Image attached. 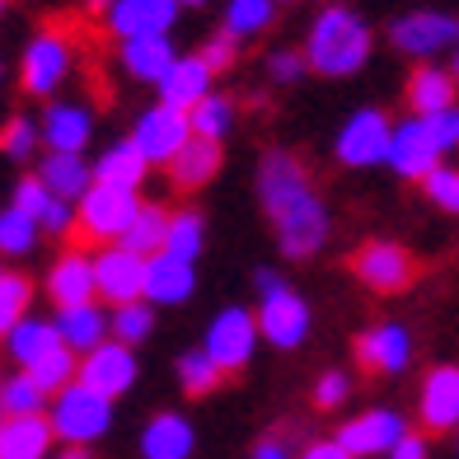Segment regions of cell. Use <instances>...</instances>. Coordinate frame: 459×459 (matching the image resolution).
Listing matches in <instances>:
<instances>
[{"label":"cell","mask_w":459,"mask_h":459,"mask_svg":"<svg viewBox=\"0 0 459 459\" xmlns=\"http://www.w3.org/2000/svg\"><path fill=\"white\" fill-rule=\"evenodd\" d=\"M258 202L277 225V248L286 258H315L333 235V216L309 183V169L290 151H267L258 160Z\"/></svg>","instance_id":"obj_1"},{"label":"cell","mask_w":459,"mask_h":459,"mask_svg":"<svg viewBox=\"0 0 459 459\" xmlns=\"http://www.w3.org/2000/svg\"><path fill=\"white\" fill-rule=\"evenodd\" d=\"M370 52H375V33L366 19L347 5H324L305 33L300 56H305V71L328 75V80H347V75L366 71Z\"/></svg>","instance_id":"obj_2"},{"label":"cell","mask_w":459,"mask_h":459,"mask_svg":"<svg viewBox=\"0 0 459 459\" xmlns=\"http://www.w3.org/2000/svg\"><path fill=\"white\" fill-rule=\"evenodd\" d=\"M254 290H258V309H254L258 342H273L277 351H296L309 338V305H305V296L290 290L281 281V273H273V267H258L254 273Z\"/></svg>","instance_id":"obj_3"},{"label":"cell","mask_w":459,"mask_h":459,"mask_svg":"<svg viewBox=\"0 0 459 459\" xmlns=\"http://www.w3.org/2000/svg\"><path fill=\"white\" fill-rule=\"evenodd\" d=\"M43 417H48V427H52L56 441H66L75 450H90L113 427V399H103V394H94L80 380H71L66 389L52 394V408Z\"/></svg>","instance_id":"obj_4"},{"label":"cell","mask_w":459,"mask_h":459,"mask_svg":"<svg viewBox=\"0 0 459 459\" xmlns=\"http://www.w3.org/2000/svg\"><path fill=\"white\" fill-rule=\"evenodd\" d=\"M351 273H357V281L366 290H375V296H403L417 281V258L399 239H366L357 254H351Z\"/></svg>","instance_id":"obj_5"},{"label":"cell","mask_w":459,"mask_h":459,"mask_svg":"<svg viewBox=\"0 0 459 459\" xmlns=\"http://www.w3.org/2000/svg\"><path fill=\"white\" fill-rule=\"evenodd\" d=\"M71 66H75V43L61 29H43L24 48V61H19V85H24V94H33V99H48V94L61 90V80L71 75Z\"/></svg>","instance_id":"obj_6"},{"label":"cell","mask_w":459,"mask_h":459,"mask_svg":"<svg viewBox=\"0 0 459 459\" xmlns=\"http://www.w3.org/2000/svg\"><path fill=\"white\" fill-rule=\"evenodd\" d=\"M202 351L212 357V366L221 375H239L248 361H254V351H258V324H254V315L239 309V305L221 309V315L206 324Z\"/></svg>","instance_id":"obj_7"},{"label":"cell","mask_w":459,"mask_h":459,"mask_svg":"<svg viewBox=\"0 0 459 459\" xmlns=\"http://www.w3.org/2000/svg\"><path fill=\"white\" fill-rule=\"evenodd\" d=\"M389 43L412 61H431L459 43V19L446 10H408L389 24Z\"/></svg>","instance_id":"obj_8"},{"label":"cell","mask_w":459,"mask_h":459,"mask_svg":"<svg viewBox=\"0 0 459 459\" xmlns=\"http://www.w3.org/2000/svg\"><path fill=\"white\" fill-rule=\"evenodd\" d=\"M136 206H141L136 193H117V187L90 183L85 197L75 202V230L85 239H94V244H117V235L136 216Z\"/></svg>","instance_id":"obj_9"},{"label":"cell","mask_w":459,"mask_h":459,"mask_svg":"<svg viewBox=\"0 0 459 459\" xmlns=\"http://www.w3.org/2000/svg\"><path fill=\"white\" fill-rule=\"evenodd\" d=\"M136 375H141L136 351L113 342V338H103L99 347H90L85 357L75 361V380L94 394H103V399H122V394L136 385Z\"/></svg>","instance_id":"obj_10"},{"label":"cell","mask_w":459,"mask_h":459,"mask_svg":"<svg viewBox=\"0 0 459 459\" xmlns=\"http://www.w3.org/2000/svg\"><path fill=\"white\" fill-rule=\"evenodd\" d=\"M389 127L394 122L380 113V108H357L342 127H338V141H333V155L347 169H375L385 164V151H389Z\"/></svg>","instance_id":"obj_11"},{"label":"cell","mask_w":459,"mask_h":459,"mask_svg":"<svg viewBox=\"0 0 459 459\" xmlns=\"http://www.w3.org/2000/svg\"><path fill=\"white\" fill-rule=\"evenodd\" d=\"M408 436V417L394 412V408H366L357 417H347V422L338 427V441L351 459H375V455H389L394 446H399Z\"/></svg>","instance_id":"obj_12"},{"label":"cell","mask_w":459,"mask_h":459,"mask_svg":"<svg viewBox=\"0 0 459 459\" xmlns=\"http://www.w3.org/2000/svg\"><path fill=\"white\" fill-rule=\"evenodd\" d=\"M127 141L136 145V155L155 169V164H169L183 145L193 141V127H187V113L164 108V103H151V108L136 117V127H132Z\"/></svg>","instance_id":"obj_13"},{"label":"cell","mask_w":459,"mask_h":459,"mask_svg":"<svg viewBox=\"0 0 459 459\" xmlns=\"http://www.w3.org/2000/svg\"><path fill=\"white\" fill-rule=\"evenodd\" d=\"M441 145H436L431 127H427V117H403V122H394L389 127V151H385V164L399 178H412V183H422L436 164H441Z\"/></svg>","instance_id":"obj_14"},{"label":"cell","mask_w":459,"mask_h":459,"mask_svg":"<svg viewBox=\"0 0 459 459\" xmlns=\"http://www.w3.org/2000/svg\"><path fill=\"white\" fill-rule=\"evenodd\" d=\"M178 24V5L174 0H113L103 10V29L117 43H132V38H164Z\"/></svg>","instance_id":"obj_15"},{"label":"cell","mask_w":459,"mask_h":459,"mask_svg":"<svg viewBox=\"0 0 459 459\" xmlns=\"http://www.w3.org/2000/svg\"><path fill=\"white\" fill-rule=\"evenodd\" d=\"M90 273H94V300H108L113 309L141 300V277H145V258L127 254L117 244H103L99 254L90 258Z\"/></svg>","instance_id":"obj_16"},{"label":"cell","mask_w":459,"mask_h":459,"mask_svg":"<svg viewBox=\"0 0 459 459\" xmlns=\"http://www.w3.org/2000/svg\"><path fill=\"white\" fill-rule=\"evenodd\" d=\"M408 361H412V333L403 324L385 319V324H370L357 338V366L370 375H399L408 370Z\"/></svg>","instance_id":"obj_17"},{"label":"cell","mask_w":459,"mask_h":459,"mask_svg":"<svg viewBox=\"0 0 459 459\" xmlns=\"http://www.w3.org/2000/svg\"><path fill=\"white\" fill-rule=\"evenodd\" d=\"M417 417H422V431H431V436L459 431V366H436L422 380Z\"/></svg>","instance_id":"obj_18"},{"label":"cell","mask_w":459,"mask_h":459,"mask_svg":"<svg viewBox=\"0 0 459 459\" xmlns=\"http://www.w3.org/2000/svg\"><path fill=\"white\" fill-rule=\"evenodd\" d=\"M197 290V263H183L169 254H151L145 258V277H141V300L145 305H183Z\"/></svg>","instance_id":"obj_19"},{"label":"cell","mask_w":459,"mask_h":459,"mask_svg":"<svg viewBox=\"0 0 459 459\" xmlns=\"http://www.w3.org/2000/svg\"><path fill=\"white\" fill-rule=\"evenodd\" d=\"M94 136V117L85 103H71V99H56L48 103V117L38 122V141H48V151H66L80 155Z\"/></svg>","instance_id":"obj_20"},{"label":"cell","mask_w":459,"mask_h":459,"mask_svg":"<svg viewBox=\"0 0 459 459\" xmlns=\"http://www.w3.org/2000/svg\"><path fill=\"white\" fill-rule=\"evenodd\" d=\"M408 117H431V113H446L459 103V80L441 66H431V61H417V71L408 75Z\"/></svg>","instance_id":"obj_21"},{"label":"cell","mask_w":459,"mask_h":459,"mask_svg":"<svg viewBox=\"0 0 459 459\" xmlns=\"http://www.w3.org/2000/svg\"><path fill=\"white\" fill-rule=\"evenodd\" d=\"M212 71L202 66V56H174V66L160 75V103L164 108H178V113H193V103H202L212 94Z\"/></svg>","instance_id":"obj_22"},{"label":"cell","mask_w":459,"mask_h":459,"mask_svg":"<svg viewBox=\"0 0 459 459\" xmlns=\"http://www.w3.org/2000/svg\"><path fill=\"white\" fill-rule=\"evenodd\" d=\"M48 296L56 309H71V305H90L94 300V273H90V254L85 248H66L52 273H48Z\"/></svg>","instance_id":"obj_23"},{"label":"cell","mask_w":459,"mask_h":459,"mask_svg":"<svg viewBox=\"0 0 459 459\" xmlns=\"http://www.w3.org/2000/svg\"><path fill=\"white\" fill-rule=\"evenodd\" d=\"M197 431L183 412H155L141 431V455L145 459H193Z\"/></svg>","instance_id":"obj_24"},{"label":"cell","mask_w":459,"mask_h":459,"mask_svg":"<svg viewBox=\"0 0 459 459\" xmlns=\"http://www.w3.org/2000/svg\"><path fill=\"white\" fill-rule=\"evenodd\" d=\"M221 164H225L221 141H202V136H193L169 164H164V169H169V178H174L178 193H197V187H206V183L221 174Z\"/></svg>","instance_id":"obj_25"},{"label":"cell","mask_w":459,"mask_h":459,"mask_svg":"<svg viewBox=\"0 0 459 459\" xmlns=\"http://www.w3.org/2000/svg\"><path fill=\"white\" fill-rule=\"evenodd\" d=\"M38 183L48 187V193L56 197V202H80L85 197V187L94 183V169H90V160L85 155H66V151H48L43 155V164H38V174H33Z\"/></svg>","instance_id":"obj_26"},{"label":"cell","mask_w":459,"mask_h":459,"mask_svg":"<svg viewBox=\"0 0 459 459\" xmlns=\"http://www.w3.org/2000/svg\"><path fill=\"white\" fill-rule=\"evenodd\" d=\"M52 328H56L61 347H66V351H75V357H85L90 347H99L103 338H108V315H103V309H99V300H90V305H71V309H56Z\"/></svg>","instance_id":"obj_27"},{"label":"cell","mask_w":459,"mask_h":459,"mask_svg":"<svg viewBox=\"0 0 459 459\" xmlns=\"http://www.w3.org/2000/svg\"><path fill=\"white\" fill-rule=\"evenodd\" d=\"M52 427L43 412L33 417H0V459H48L52 450Z\"/></svg>","instance_id":"obj_28"},{"label":"cell","mask_w":459,"mask_h":459,"mask_svg":"<svg viewBox=\"0 0 459 459\" xmlns=\"http://www.w3.org/2000/svg\"><path fill=\"white\" fill-rule=\"evenodd\" d=\"M174 38H132V43H117V61L122 71H127L132 80H141V85H160V75L174 66Z\"/></svg>","instance_id":"obj_29"},{"label":"cell","mask_w":459,"mask_h":459,"mask_svg":"<svg viewBox=\"0 0 459 459\" xmlns=\"http://www.w3.org/2000/svg\"><path fill=\"white\" fill-rule=\"evenodd\" d=\"M94 183L99 187H117V193H136V187L145 183V174H151V164H145L141 155H136V145L132 141H117V145H108L94 164Z\"/></svg>","instance_id":"obj_30"},{"label":"cell","mask_w":459,"mask_h":459,"mask_svg":"<svg viewBox=\"0 0 459 459\" xmlns=\"http://www.w3.org/2000/svg\"><path fill=\"white\" fill-rule=\"evenodd\" d=\"M5 347H10V361L19 366V370H29L33 361H43L52 347H61V338H56V328H52V319H19L10 333H5Z\"/></svg>","instance_id":"obj_31"},{"label":"cell","mask_w":459,"mask_h":459,"mask_svg":"<svg viewBox=\"0 0 459 459\" xmlns=\"http://www.w3.org/2000/svg\"><path fill=\"white\" fill-rule=\"evenodd\" d=\"M164 221H169V212H164V206L141 202L136 216L127 221V230L117 235V248H127V254H136V258L160 254V244H164Z\"/></svg>","instance_id":"obj_32"},{"label":"cell","mask_w":459,"mask_h":459,"mask_svg":"<svg viewBox=\"0 0 459 459\" xmlns=\"http://www.w3.org/2000/svg\"><path fill=\"white\" fill-rule=\"evenodd\" d=\"M202 244H206V221L193 212V206L169 212V221H164V244H160V254L183 258V263H197V258H202Z\"/></svg>","instance_id":"obj_33"},{"label":"cell","mask_w":459,"mask_h":459,"mask_svg":"<svg viewBox=\"0 0 459 459\" xmlns=\"http://www.w3.org/2000/svg\"><path fill=\"white\" fill-rule=\"evenodd\" d=\"M235 117H239V103L230 94H206L202 103H193V113H187V127H193V136L202 141H225L230 132H235Z\"/></svg>","instance_id":"obj_34"},{"label":"cell","mask_w":459,"mask_h":459,"mask_svg":"<svg viewBox=\"0 0 459 459\" xmlns=\"http://www.w3.org/2000/svg\"><path fill=\"white\" fill-rule=\"evenodd\" d=\"M273 14L277 5L273 0H225V33L235 38V43H244V38H258L273 29Z\"/></svg>","instance_id":"obj_35"},{"label":"cell","mask_w":459,"mask_h":459,"mask_svg":"<svg viewBox=\"0 0 459 459\" xmlns=\"http://www.w3.org/2000/svg\"><path fill=\"white\" fill-rule=\"evenodd\" d=\"M174 375H178V389L187 394V399H206V394H216V389L225 385V375L212 366V357H206L202 347L183 351L178 366H174Z\"/></svg>","instance_id":"obj_36"},{"label":"cell","mask_w":459,"mask_h":459,"mask_svg":"<svg viewBox=\"0 0 459 459\" xmlns=\"http://www.w3.org/2000/svg\"><path fill=\"white\" fill-rule=\"evenodd\" d=\"M151 328H155V309L145 300H127V305H117L108 315V338L122 342V347H132V351L151 338Z\"/></svg>","instance_id":"obj_37"},{"label":"cell","mask_w":459,"mask_h":459,"mask_svg":"<svg viewBox=\"0 0 459 459\" xmlns=\"http://www.w3.org/2000/svg\"><path fill=\"white\" fill-rule=\"evenodd\" d=\"M29 309H33V281L24 273H0V342H5V333L19 324V319H29Z\"/></svg>","instance_id":"obj_38"},{"label":"cell","mask_w":459,"mask_h":459,"mask_svg":"<svg viewBox=\"0 0 459 459\" xmlns=\"http://www.w3.org/2000/svg\"><path fill=\"white\" fill-rule=\"evenodd\" d=\"M33 412H48V394L38 389L24 370L5 375V380H0V417H33Z\"/></svg>","instance_id":"obj_39"},{"label":"cell","mask_w":459,"mask_h":459,"mask_svg":"<svg viewBox=\"0 0 459 459\" xmlns=\"http://www.w3.org/2000/svg\"><path fill=\"white\" fill-rule=\"evenodd\" d=\"M38 221L24 216V212H14V206H5L0 212V258H24L33 254V244H38Z\"/></svg>","instance_id":"obj_40"},{"label":"cell","mask_w":459,"mask_h":459,"mask_svg":"<svg viewBox=\"0 0 459 459\" xmlns=\"http://www.w3.org/2000/svg\"><path fill=\"white\" fill-rule=\"evenodd\" d=\"M75 361H80L75 351H66V347H52L48 357H43V361H33L24 375H29V380H33V385H38V389H43L48 399H52L56 389H66V385L75 380Z\"/></svg>","instance_id":"obj_41"},{"label":"cell","mask_w":459,"mask_h":459,"mask_svg":"<svg viewBox=\"0 0 459 459\" xmlns=\"http://www.w3.org/2000/svg\"><path fill=\"white\" fill-rule=\"evenodd\" d=\"M422 193H427V202L436 206V212L459 216V169H450V164H436V169L422 178Z\"/></svg>","instance_id":"obj_42"},{"label":"cell","mask_w":459,"mask_h":459,"mask_svg":"<svg viewBox=\"0 0 459 459\" xmlns=\"http://www.w3.org/2000/svg\"><path fill=\"white\" fill-rule=\"evenodd\" d=\"M33 151H38V122H29V117H10L5 127H0V155L29 160Z\"/></svg>","instance_id":"obj_43"},{"label":"cell","mask_w":459,"mask_h":459,"mask_svg":"<svg viewBox=\"0 0 459 459\" xmlns=\"http://www.w3.org/2000/svg\"><path fill=\"white\" fill-rule=\"evenodd\" d=\"M197 56H202V66L212 71V75H225V71H235V61H239V43H235L225 29H216V33L202 43Z\"/></svg>","instance_id":"obj_44"},{"label":"cell","mask_w":459,"mask_h":459,"mask_svg":"<svg viewBox=\"0 0 459 459\" xmlns=\"http://www.w3.org/2000/svg\"><path fill=\"white\" fill-rule=\"evenodd\" d=\"M347 394H351L347 370H324V375H319V385H315V408L333 412V408H342V403H347Z\"/></svg>","instance_id":"obj_45"},{"label":"cell","mask_w":459,"mask_h":459,"mask_svg":"<svg viewBox=\"0 0 459 459\" xmlns=\"http://www.w3.org/2000/svg\"><path fill=\"white\" fill-rule=\"evenodd\" d=\"M48 202H52V193H48V187L38 183L33 174L14 183V197H10V206H14V212H24V216H33V221H38V216H43V206H48Z\"/></svg>","instance_id":"obj_46"},{"label":"cell","mask_w":459,"mask_h":459,"mask_svg":"<svg viewBox=\"0 0 459 459\" xmlns=\"http://www.w3.org/2000/svg\"><path fill=\"white\" fill-rule=\"evenodd\" d=\"M267 75H273L277 85H296V80L305 75V56H300V52H290V48L267 52Z\"/></svg>","instance_id":"obj_47"},{"label":"cell","mask_w":459,"mask_h":459,"mask_svg":"<svg viewBox=\"0 0 459 459\" xmlns=\"http://www.w3.org/2000/svg\"><path fill=\"white\" fill-rule=\"evenodd\" d=\"M427 127H431L436 145H441V155L459 151V103H455V108H446V113H431Z\"/></svg>","instance_id":"obj_48"},{"label":"cell","mask_w":459,"mask_h":459,"mask_svg":"<svg viewBox=\"0 0 459 459\" xmlns=\"http://www.w3.org/2000/svg\"><path fill=\"white\" fill-rule=\"evenodd\" d=\"M38 230H48V235H71V230H75V206L52 197L43 206V216H38Z\"/></svg>","instance_id":"obj_49"},{"label":"cell","mask_w":459,"mask_h":459,"mask_svg":"<svg viewBox=\"0 0 459 459\" xmlns=\"http://www.w3.org/2000/svg\"><path fill=\"white\" fill-rule=\"evenodd\" d=\"M385 459H431V455H427V441H422V436H412V431H408Z\"/></svg>","instance_id":"obj_50"},{"label":"cell","mask_w":459,"mask_h":459,"mask_svg":"<svg viewBox=\"0 0 459 459\" xmlns=\"http://www.w3.org/2000/svg\"><path fill=\"white\" fill-rule=\"evenodd\" d=\"M300 459H351V455H347V450L328 436V441H309V446L300 450Z\"/></svg>","instance_id":"obj_51"},{"label":"cell","mask_w":459,"mask_h":459,"mask_svg":"<svg viewBox=\"0 0 459 459\" xmlns=\"http://www.w3.org/2000/svg\"><path fill=\"white\" fill-rule=\"evenodd\" d=\"M254 459H290V446L281 441V436H263V441L254 446Z\"/></svg>","instance_id":"obj_52"},{"label":"cell","mask_w":459,"mask_h":459,"mask_svg":"<svg viewBox=\"0 0 459 459\" xmlns=\"http://www.w3.org/2000/svg\"><path fill=\"white\" fill-rule=\"evenodd\" d=\"M52 459H94L90 450H75V446H66V450H56Z\"/></svg>","instance_id":"obj_53"},{"label":"cell","mask_w":459,"mask_h":459,"mask_svg":"<svg viewBox=\"0 0 459 459\" xmlns=\"http://www.w3.org/2000/svg\"><path fill=\"white\" fill-rule=\"evenodd\" d=\"M108 5H113V0H85V10H90V14H103Z\"/></svg>","instance_id":"obj_54"},{"label":"cell","mask_w":459,"mask_h":459,"mask_svg":"<svg viewBox=\"0 0 459 459\" xmlns=\"http://www.w3.org/2000/svg\"><path fill=\"white\" fill-rule=\"evenodd\" d=\"M174 5H178V10H187V5H197V10H202V5H206V0H174Z\"/></svg>","instance_id":"obj_55"},{"label":"cell","mask_w":459,"mask_h":459,"mask_svg":"<svg viewBox=\"0 0 459 459\" xmlns=\"http://www.w3.org/2000/svg\"><path fill=\"white\" fill-rule=\"evenodd\" d=\"M450 52H455V66H450V75H455V80H459V43H455V48H450Z\"/></svg>","instance_id":"obj_56"},{"label":"cell","mask_w":459,"mask_h":459,"mask_svg":"<svg viewBox=\"0 0 459 459\" xmlns=\"http://www.w3.org/2000/svg\"><path fill=\"white\" fill-rule=\"evenodd\" d=\"M0 380H5V370H0Z\"/></svg>","instance_id":"obj_57"},{"label":"cell","mask_w":459,"mask_h":459,"mask_svg":"<svg viewBox=\"0 0 459 459\" xmlns=\"http://www.w3.org/2000/svg\"><path fill=\"white\" fill-rule=\"evenodd\" d=\"M0 75H5V66H0Z\"/></svg>","instance_id":"obj_58"},{"label":"cell","mask_w":459,"mask_h":459,"mask_svg":"<svg viewBox=\"0 0 459 459\" xmlns=\"http://www.w3.org/2000/svg\"><path fill=\"white\" fill-rule=\"evenodd\" d=\"M0 273H5V267H0Z\"/></svg>","instance_id":"obj_59"},{"label":"cell","mask_w":459,"mask_h":459,"mask_svg":"<svg viewBox=\"0 0 459 459\" xmlns=\"http://www.w3.org/2000/svg\"><path fill=\"white\" fill-rule=\"evenodd\" d=\"M0 5H5V0H0Z\"/></svg>","instance_id":"obj_60"},{"label":"cell","mask_w":459,"mask_h":459,"mask_svg":"<svg viewBox=\"0 0 459 459\" xmlns=\"http://www.w3.org/2000/svg\"><path fill=\"white\" fill-rule=\"evenodd\" d=\"M273 5H277V0H273Z\"/></svg>","instance_id":"obj_61"},{"label":"cell","mask_w":459,"mask_h":459,"mask_svg":"<svg viewBox=\"0 0 459 459\" xmlns=\"http://www.w3.org/2000/svg\"><path fill=\"white\" fill-rule=\"evenodd\" d=\"M0 10H5V5H0Z\"/></svg>","instance_id":"obj_62"}]
</instances>
